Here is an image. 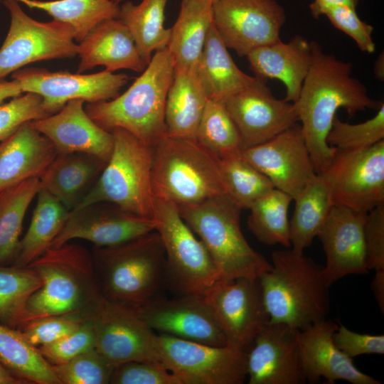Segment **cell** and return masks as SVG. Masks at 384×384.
Here are the masks:
<instances>
[{
  "label": "cell",
  "instance_id": "32",
  "mask_svg": "<svg viewBox=\"0 0 384 384\" xmlns=\"http://www.w3.org/2000/svg\"><path fill=\"white\" fill-rule=\"evenodd\" d=\"M69 210L46 189L37 194L29 227L20 240L14 265L26 267L52 245L62 229Z\"/></svg>",
  "mask_w": 384,
  "mask_h": 384
},
{
  "label": "cell",
  "instance_id": "41",
  "mask_svg": "<svg viewBox=\"0 0 384 384\" xmlns=\"http://www.w3.org/2000/svg\"><path fill=\"white\" fill-rule=\"evenodd\" d=\"M195 139L219 159L241 151L237 128L220 100L208 99Z\"/></svg>",
  "mask_w": 384,
  "mask_h": 384
},
{
  "label": "cell",
  "instance_id": "8",
  "mask_svg": "<svg viewBox=\"0 0 384 384\" xmlns=\"http://www.w3.org/2000/svg\"><path fill=\"white\" fill-rule=\"evenodd\" d=\"M111 132L114 139L111 156L95 185L73 210L107 202L131 213L154 218L153 147L122 128Z\"/></svg>",
  "mask_w": 384,
  "mask_h": 384
},
{
  "label": "cell",
  "instance_id": "57",
  "mask_svg": "<svg viewBox=\"0 0 384 384\" xmlns=\"http://www.w3.org/2000/svg\"><path fill=\"white\" fill-rule=\"evenodd\" d=\"M213 1H214V0H213Z\"/></svg>",
  "mask_w": 384,
  "mask_h": 384
},
{
  "label": "cell",
  "instance_id": "49",
  "mask_svg": "<svg viewBox=\"0 0 384 384\" xmlns=\"http://www.w3.org/2000/svg\"><path fill=\"white\" fill-rule=\"evenodd\" d=\"M363 236L368 270H384V204L366 213Z\"/></svg>",
  "mask_w": 384,
  "mask_h": 384
},
{
  "label": "cell",
  "instance_id": "39",
  "mask_svg": "<svg viewBox=\"0 0 384 384\" xmlns=\"http://www.w3.org/2000/svg\"><path fill=\"white\" fill-rule=\"evenodd\" d=\"M41 286L29 267L0 265V324L19 329L27 322V304Z\"/></svg>",
  "mask_w": 384,
  "mask_h": 384
},
{
  "label": "cell",
  "instance_id": "43",
  "mask_svg": "<svg viewBox=\"0 0 384 384\" xmlns=\"http://www.w3.org/2000/svg\"><path fill=\"white\" fill-rule=\"evenodd\" d=\"M52 366L60 384H108L115 368L95 348Z\"/></svg>",
  "mask_w": 384,
  "mask_h": 384
},
{
  "label": "cell",
  "instance_id": "7",
  "mask_svg": "<svg viewBox=\"0 0 384 384\" xmlns=\"http://www.w3.org/2000/svg\"><path fill=\"white\" fill-rule=\"evenodd\" d=\"M151 181L154 198L177 206L227 194L219 159L195 139H160L153 146Z\"/></svg>",
  "mask_w": 384,
  "mask_h": 384
},
{
  "label": "cell",
  "instance_id": "38",
  "mask_svg": "<svg viewBox=\"0 0 384 384\" xmlns=\"http://www.w3.org/2000/svg\"><path fill=\"white\" fill-rule=\"evenodd\" d=\"M292 201L286 193L273 188L248 208V228L260 242L291 247L288 210Z\"/></svg>",
  "mask_w": 384,
  "mask_h": 384
},
{
  "label": "cell",
  "instance_id": "24",
  "mask_svg": "<svg viewBox=\"0 0 384 384\" xmlns=\"http://www.w3.org/2000/svg\"><path fill=\"white\" fill-rule=\"evenodd\" d=\"M337 327L326 319L299 330L298 345L306 382L315 383L324 378L329 384L338 380L352 384H380L357 368L353 359L336 346L332 336Z\"/></svg>",
  "mask_w": 384,
  "mask_h": 384
},
{
  "label": "cell",
  "instance_id": "34",
  "mask_svg": "<svg viewBox=\"0 0 384 384\" xmlns=\"http://www.w3.org/2000/svg\"><path fill=\"white\" fill-rule=\"evenodd\" d=\"M168 0H142L135 5L127 1L120 6L119 18L132 34L139 52L148 65L152 53L167 48L171 28L164 27Z\"/></svg>",
  "mask_w": 384,
  "mask_h": 384
},
{
  "label": "cell",
  "instance_id": "3",
  "mask_svg": "<svg viewBox=\"0 0 384 384\" xmlns=\"http://www.w3.org/2000/svg\"><path fill=\"white\" fill-rule=\"evenodd\" d=\"M91 253L105 299L136 309L162 297L166 254L156 230L117 245L94 246Z\"/></svg>",
  "mask_w": 384,
  "mask_h": 384
},
{
  "label": "cell",
  "instance_id": "45",
  "mask_svg": "<svg viewBox=\"0 0 384 384\" xmlns=\"http://www.w3.org/2000/svg\"><path fill=\"white\" fill-rule=\"evenodd\" d=\"M84 321L78 315L50 316L29 321L19 330L31 345L38 348L65 336L77 329Z\"/></svg>",
  "mask_w": 384,
  "mask_h": 384
},
{
  "label": "cell",
  "instance_id": "36",
  "mask_svg": "<svg viewBox=\"0 0 384 384\" xmlns=\"http://www.w3.org/2000/svg\"><path fill=\"white\" fill-rule=\"evenodd\" d=\"M0 362L28 384H60L53 366L18 329L0 324Z\"/></svg>",
  "mask_w": 384,
  "mask_h": 384
},
{
  "label": "cell",
  "instance_id": "54",
  "mask_svg": "<svg viewBox=\"0 0 384 384\" xmlns=\"http://www.w3.org/2000/svg\"><path fill=\"white\" fill-rule=\"evenodd\" d=\"M0 384H28L0 362Z\"/></svg>",
  "mask_w": 384,
  "mask_h": 384
},
{
  "label": "cell",
  "instance_id": "5",
  "mask_svg": "<svg viewBox=\"0 0 384 384\" xmlns=\"http://www.w3.org/2000/svg\"><path fill=\"white\" fill-rule=\"evenodd\" d=\"M174 72L167 48L156 50L124 93L110 100L87 103L85 110L102 129L122 128L153 147L166 135L165 105Z\"/></svg>",
  "mask_w": 384,
  "mask_h": 384
},
{
  "label": "cell",
  "instance_id": "13",
  "mask_svg": "<svg viewBox=\"0 0 384 384\" xmlns=\"http://www.w3.org/2000/svg\"><path fill=\"white\" fill-rule=\"evenodd\" d=\"M84 320L91 324L95 348L113 366L129 361L159 362L157 334L134 308L102 296Z\"/></svg>",
  "mask_w": 384,
  "mask_h": 384
},
{
  "label": "cell",
  "instance_id": "21",
  "mask_svg": "<svg viewBox=\"0 0 384 384\" xmlns=\"http://www.w3.org/2000/svg\"><path fill=\"white\" fill-rule=\"evenodd\" d=\"M299 329L269 324L255 337L247 352L249 384H303L298 345Z\"/></svg>",
  "mask_w": 384,
  "mask_h": 384
},
{
  "label": "cell",
  "instance_id": "31",
  "mask_svg": "<svg viewBox=\"0 0 384 384\" xmlns=\"http://www.w3.org/2000/svg\"><path fill=\"white\" fill-rule=\"evenodd\" d=\"M207 100L195 72L174 68L165 105L166 135L195 139Z\"/></svg>",
  "mask_w": 384,
  "mask_h": 384
},
{
  "label": "cell",
  "instance_id": "25",
  "mask_svg": "<svg viewBox=\"0 0 384 384\" xmlns=\"http://www.w3.org/2000/svg\"><path fill=\"white\" fill-rule=\"evenodd\" d=\"M78 46L80 60L77 73L98 65L111 73L120 69L142 73L147 65L132 34L119 18L101 22Z\"/></svg>",
  "mask_w": 384,
  "mask_h": 384
},
{
  "label": "cell",
  "instance_id": "17",
  "mask_svg": "<svg viewBox=\"0 0 384 384\" xmlns=\"http://www.w3.org/2000/svg\"><path fill=\"white\" fill-rule=\"evenodd\" d=\"M222 102L237 128L241 150L271 139L299 121L294 103L276 98L266 81L256 77Z\"/></svg>",
  "mask_w": 384,
  "mask_h": 384
},
{
  "label": "cell",
  "instance_id": "20",
  "mask_svg": "<svg viewBox=\"0 0 384 384\" xmlns=\"http://www.w3.org/2000/svg\"><path fill=\"white\" fill-rule=\"evenodd\" d=\"M135 309L154 331L208 345L228 344L203 297L186 294L171 299L160 297Z\"/></svg>",
  "mask_w": 384,
  "mask_h": 384
},
{
  "label": "cell",
  "instance_id": "22",
  "mask_svg": "<svg viewBox=\"0 0 384 384\" xmlns=\"http://www.w3.org/2000/svg\"><path fill=\"white\" fill-rule=\"evenodd\" d=\"M366 215L333 206L317 233L326 255L323 273L329 287L347 275L369 271L363 236Z\"/></svg>",
  "mask_w": 384,
  "mask_h": 384
},
{
  "label": "cell",
  "instance_id": "56",
  "mask_svg": "<svg viewBox=\"0 0 384 384\" xmlns=\"http://www.w3.org/2000/svg\"><path fill=\"white\" fill-rule=\"evenodd\" d=\"M113 1H114L115 2H117V3L119 4V3L121 1H122V0H113Z\"/></svg>",
  "mask_w": 384,
  "mask_h": 384
},
{
  "label": "cell",
  "instance_id": "46",
  "mask_svg": "<svg viewBox=\"0 0 384 384\" xmlns=\"http://www.w3.org/2000/svg\"><path fill=\"white\" fill-rule=\"evenodd\" d=\"M95 348V336L89 321L85 320L75 331L38 350L51 365L65 363L78 355Z\"/></svg>",
  "mask_w": 384,
  "mask_h": 384
},
{
  "label": "cell",
  "instance_id": "4",
  "mask_svg": "<svg viewBox=\"0 0 384 384\" xmlns=\"http://www.w3.org/2000/svg\"><path fill=\"white\" fill-rule=\"evenodd\" d=\"M27 266L41 282L28 299L27 322L57 315H78L84 319L102 297L92 253L80 245L50 247Z\"/></svg>",
  "mask_w": 384,
  "mask_h": 384
},
{
  "label": "cell",
  "instance_id": "26",
  "mask_svg": "<svg viewBox=\"0 0 384 384\" xmlns=\"http://www.w3.org/2000/svg\"><path fill=\"white\" fill-rule=\"evenodd\" d=\"M246 57L256 78L279 80L286 88L284 100L297 102L311 63V42L297 35L287 43L280 39L254 49Z\"/></svg>",
  "mask_w": 384,
  "mask_h": 384
},
{
  "label": "cell",
  "instance_id": "6",
  "mask_svg": "<svg viewBox=\"0 0 384 384\" xmlns=\"http://www.w3.org/2000/svg\"><path fill=\"white\" fill-rule=\"evenodd\" d=\"M177 207L208 250L219 280L255 279L272 269L271 263L247 242L240 227L242 209L228 195Z\"/></svg>",
  "mask_w": 384,
  "mask_h": 384
},
{
  "label": "cell",
  "instance_id": "2",
  "mask_svg": "<svg viewBox=\"0 0 384 384\" xmlns=\"http://www.w3.org/2000/svg\"><path fill=\"white\" fill-rule=\"evenodd\" d=\"M272 269L259 277L270 324L302 330L326 319L330 287L323 267L292 248L272 253Z\"/></svg>",
  "mask_w": 384,
  "mask_h": 384
},
{
  "label": "cell",
  "instance_id": "11",
  "mask_svg": "<svg viewBox=\"0 0 384 384\" xmlns=\"http://www.w3.org/2000/svg\"><path fill=\"white\" fill-rule=\"evenodd\" d=\"M11 24L0 48V80L22 67L41 60L78 55L73 28L53 19L41 22L28 16L16 0H4Z\"/></svg>",
  "mask_w": 384,
  "mask_h": 384
},
{
  "label": "cell",
  "instance_id": "27",
  "mask_svg": "<svg viewBox=\"0 0 384 384\" xmlns=\"http://www.w3.org/2000/svg\"><path fill=\"white\" fill-rule=\"evenodd\" d=\"M31 122L0 142V191L32 178H40L58 152Z\"/></svg>",
  "mask_w": 384,
  "mask_h": 384
},
{
  "label": "cell",
  "instance_id": "42",
  "mask_svg": "<svg viewBox=\"0 0 384 384\" xmlns=\"http://www.w3.org/2000/svg\"><path fill=\"white\" fill-rule=\"evenodd\" d=\"M382 140H384V103L375 116L361 123L349 124L336 116L326 138L329 146L341 150L364 149Z\"/></svg>",
  "mask_w": 384,
  "mask_h": 384
},
{
  "label": "cell",
  "instance_id": "19",
  "mask_svg": "<svg viewBox=\"0 0 384 384\" xmlns=\"http://www.w3.org/2000/svg\"><path fill=\"white\" fill-rule=\"evenodd\" d=\"M154 218L127 212L117 206L100 202L71 210L50 247H58L75 239L95 247L117 245L154 231Z\"/></svg>",
  "mask_w": 384,
  "mask_h": 384
},
{
  "label": "cell",
  "instance_id": "53",
  "mask_svg": "<svg viewBox=\"0 0 384 384\" xmlns=\"http://www.w3.org/2000/svg\"><path fill=\"white\" fill-rule=\"evenodd\" d=\"M22 93L21 85L16 80H0V105L3 104L5 100L18 97Z\"/></svg>",
  "mask_w": 384,
  "mask_h": 384
},
{
  "label": "cell",
  "instance_id": "12",
  "mask_svg": "<svg viewBox=\"0 0 384 384\" xmlns=\"http://www.w3.org/2000/svg\"><path fill=\"white\" fill-rule=\"evenodd\" d=\"M322 173L333 206L368 213L384 204V140L364 149H337Z\"/></svg>",
  "mask_w": 384,
  "mask_h": 384
},
{
  "label": "cell",
  "instance_id": "52",
  "mask_svg": "<svg viewBox=\"0 0 384 384\" xmlns=\"http://www.w3.org/2000/svg\"><path fill=\"white\" fill-rule=\"evenodd\" d=\"M370 289L382 313L384 312V270L375 271Z\"/></svg>",
  "mask_w": 384,
  "mask_h": 384
},
{
  "label": "cell",
  "instance_id": "14",
  "mask_svg": "<svg viewBox=\"0 0 384 384\" xmlns=\"http://www.w3.org/2000/svg\"><path fill=\"white\" fill-rule=\"evenodd\" d=\"M212 16L224 44L240 56L280 40L286 21L276 0H214Z\"/></svg>",
  "mask_w": 384,
  "mask_h": 384
},
{
  "label": "cell",
  "instance_id": "28",
  "mask_svg": "<svg viewBox=\"0 0 384 384\" xmlns=\"http://www.w3.org/2000/svg\"><path fill=\"white\" fill-rule=\"evenodd\" d=\"M106 164L87 154L58 153L39 178L41 187L71 211L95 185Z\"/></svg>",
  "mask_w": 384,
  "mask_h": 384
},
{
  "label": "cell",
  "instance_id": "40",
  "mask_svg": "<svg viewBox=\"0 0 384 384\" xmlns=\"http://www.w3.org/2000/svg\"><path fill=\"white\" fill-rule=\"evenodd\" d=\"M219 160L227 194L242 210L248 209L274 188L270 179L243 157L241 151Z\"/></svg>",
  "mask_w": 384,
  "mask_h": 384
},
{
  "label": "cell",
  "instance_id": "30",
  "mask_svg": "<svg viewBox=\"0 0 384 384\" xmlns=\"http://www.w3.org/2000/svg\"><path fill=\"white\" fill-rule=\"evenodd\" d=\"M196 74L207 98L220 101L247 86L255 78L237 66L213 23L208 32Z\"/></svg>",
  "mask_w": 384,
  "mask_h": 384
},
{
  "label": "cell",
  "instance_id": "10",
  "mask_svg": "<svg viewBox=\"0 0 384 384\" xmlns=\"http://www.w3.org/2000/svg\"><path fill=\"white\" fill-rule=\"evenodd\" d=\"M159 362L181 384H241L248 351L229 344L208 345L157 334Z\"/></svg>",
  "mask_w": 384,
  "mask_h": 384
},
{
  "label": "cell",
  "instance_id": "15",
  "mask_svg": "<svg viewBox=\"0 0 384 384\" xmlns=\"http://www.w3.org/2000/svg\"><path fill=\"white\" fill-rule=\"evenodd\" d=\"M228 344L249 351L270 324L259 278L217 281L203 296Z\"/></svg>",
  "mask_w": 384,
  "mask_h": 384
},
{
  "label": "cell",
  "instance_id": "44",
  "mask_svg": "<svg viewBox=\"0 0 384 384\" xmlns=\"http://www.w3.org/2000/svg\"><path fill=\"white\" fill-rule=\"evenodd\" d=\"M0 105V142L14 134L24 123L50 115L43 98L33 92H25Z\"/></svg>",
  "mask_w": 384,
  "mask_h": 384
},
{
  "label": "cell",
  "instance_id": "50",
  "mask_svg": "<svg viewBox=\"0 0 384 384\" xmlns=\"http://www.w3.org/2000/svg\"><path fill=\"white\" fill-rule=\"evenodd\" d=\"M332 337L336 346L352 359L361 355L384 353L383 334L356 333L341 324L338 326Z\"/></svg>",
  "mask_w": 384,
  "mask_h": 384
},
{
  "label": "cell",
  "instance_id": "51",
  "mask_svg": "<svg viewBox=\"0 0 384 384\" xmlns=\"http://www.w3.org/2000/svg\"><path fill=\"white\" fill-rule=\"evenodd\" d=\"M358 2L359 0H313L309 5V9L312 16L317 19L327 7L335 5H346L356 9Z\"/></svg>",
  "mask_w": 384,
  "mask_h": 384
},
{
  "label": "cell",
  "instance_id": "9",
  "mask_svg": "<svg viewBox=\"0 0 384 384\" xmlns=\"http://www.w3.org/2000/svg\"><path fill=\"white\" fill-rule=\"evenodd\" d=\"M154 218L165 250L166 284L181 295L203 297L219 280L206 247L173 202L154 198Z\"/></svg>",
  "mask_w": 384,
  "mask_h": 384
},
{
  "label": "cell",
  "instance_id": "48",
  "mask_svg": "<svg viewBox=\"0 0 384 384\" xmlns=\"http://www.w3.org/2000/svg\"><path fill=\"white\" fill-rule=\"evenodd\" d=\"M322 15H325L335 28L349 36L361 51L368 53L375 51V44L372 38L373 27L358 17L356 9L335 5L325 9Z\"/></svg>",
  "mask_w": 384,
  "mask_h": 384
},
{
  "label": "cell",
  "instance_id": "16",
  "mask_svg": "<svg viewBox=\"0 0 384 384\" xmlns=\"http://www.w3.org/2000/svg\"><path fill=\"white\" fill-rule=\"evenodd\" d=\"M11 77L19 82L23 93L39 95L50 114L58 112L71 100L95 103L114 99L129 79L125 73L114 74L105 70L82 74L31 67L21 68L12 73Z\"/></svg>",
  "mask_w": 384,
  "mask_h": 384
},
{
  "label": "cell",
  "instance_id": "18",
  "mask_svg": "<svg viewBox=\"0 0 384 384\" xmlns=\"http://www.w3.org/2000/svg\"><path fill=\"white\" fill-rule=\"evenodd\" d=\"M241 153L270 179L274 188L286 193L293 201L317 174L297 124Z\"/></svg>",
  "mask_w": 384,
  "mask_h": 384
},
{
  "label": "cell",
  "instance_id": "35",
  "mask_svg": "<svg viewBox=\"0 0 384 384\" xmlns=\"http://www.w3.org/2000/svg\"><path fill=\"white\" fill-rule=\"evenodd\" d=\"M16 1L30 9L43 11L53 19L70 25L78 43L101 22L118 18L120 11V6L113 0Z\"/></svg>",
  "mask_w": 384,
  "mask_h": 384
},
{
  "label": "cell",
  "instance_id": "55",
  "mask_svg": "<svg viewBox=\"0 0 384 384\" xmlns=\"http://www.w3.org/2000/svg\"><path fill=\"white\" fill-rule=\"evenodd\" d=\"M375 78L380 81L384 79V55L383 52L380 53L374 63Z\"/></svg>",
  "mask_w": 384,
  "mask_h": 384
},
{
  "label": "cell",
  "instance_id": "37",
  "mask_svg": "<svg viewBox=\"0 0 384 384\" xmlns=\"http://www.w3.org/2000/svg\"><path fill=\"white\" fill-rule=\"evenodd\" d=\"M41 188L32 178L0 191V265L14 262L26 213Z\"/></svg>",
  "mask_w": 384,
  "mask_h": 384
},
{
  "label": "cell",
  "instance_id": "1",
  "mask_svg": "<svg viewBox=\"0 0 384 384\" xmlns=\"http://www.w3.org/2000/svg\"><path fill=\"white\" fill-rule=\"evenodd\" d=\"M311 46V65L294 105L315 171L321 174L337 151L326 141L337 110L343 108L352 117L358 112L377 110L383 102L368 96L365 85L352 76L351 63L325 53L316 41Z\"/></svg>",
  "mask_w": 384,
  "mask_h": 384
},
{
  "label": "cell",
  "instance_id": "33",
  "mask_svg": "<svg viewBox=\"0 0 384 384\" xmlns=\"http://www.w3.org/2000/svg\"><path fill=\"white\" fill-rule=\"evenodd\" d=\"M294 201V212L289 220L290 242L293 250L304 252L316 237L333 206L324 174H317Z\"/></svg>",
  "mask_w": 384,
  "mask_h": 384
},
{
  "label": "cell",
  "instance_id": "47",
  "mask_svg": "<svg viewBox=\"0 0 384 384\" xmlns=\"http://www.w3.org/2000/svg\"><path fill=\"white\" fill-rule=\"evenodd\" d=\"M112 384H181L179 379L156 361H129L116 366Z\"/></svg>",
  "mask_w": 384,
  "mask_h": 384
},
{
  "label": "cell",
  "instance_id": "23",
  "mask_svg": "<svg viewBox=\"0 0 384 384\" xmlns=\"http://www.w3.org/2000/svg\"><path fill=\"white\" fill-rule=\"evenodd\" d=\"M81 99L68 101L58 112L31 122V125L53 144L58 153H84L107 162L113 135L87 114Z\"/></svg>",
  "mask_w": 384,
  "mask_h": 384
},
{
  "label": "cell",
  "instance_id": "29",
  "mask_svg": "<svg viewBox=\"0 0 384 384\" xmlns=\"http://www.w3.org/2000/svg\"><path fill=\"white\" fill-rule=\"evenodd\" d=\"M213 0H182L167 46L174 68L195 72L213 23Z\"/></svg>",
  "mask_w": 384,
  "mask_h": 384
}]
</instances>
